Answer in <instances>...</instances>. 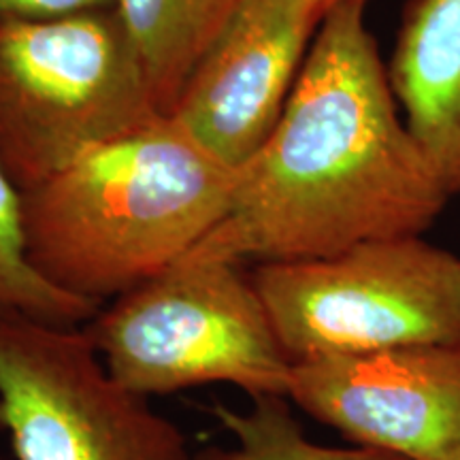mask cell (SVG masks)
<instances>
[{
  "label": "cell",
  "instance_id": "1",
  "mask_svg": "<svg viewBox=\"0 0 460 460\" xmlns=\"http://www.w3.org/2000/svg\"><path fill=\"white\" fill-rule=\"evenodd\" d=\"M365 9L367 0H339L326 13L278 124L190 256L322 261L422 237L446 209L452 194L407 130Z\"/></svg>",
  "mask_w": 460,
  "mask_h": 460
},
{
  "label": "cell",
  "instance_id": "2",
  "mask_svg": "<svg viewBox=\"0 0 460 460\" xmlns=\"http://www.w3.org/2000/svg\"><path fill=\"white\" fill-rule=\"evenodd\" d=\"M234 180L237 169L160 115L20 192L28 262L66 295L113 301L192 254Z\"/></svg>",
  "mask_w": 460,
  "mask_h": 460
},
{
  "label": "cell",
  "instance_id": "3",
  "mask_svg": "<svg viewBox=\"0 0 460 460\" xmlns=\"http://www.w3.org/2000/svg\"><path fill=\"white\" fill-rule=\"evenodd\" d=\"M160 115L113 7L0 17V163L20 192Z\"/></svg>",
  "mask_w": 460,
  "mask_h": 460
},
{
  "label": "cell",
  "instance_id": "4",
  "mask_svg": "<svg viewBox=\"0 0 460 460\" xmlns=\"http://www.w3.org/2000/svg\"><path fill=\"white\" fill-rule=\"evenodd\" d=\"M82 329L109 376L146 399L205 384L288 396L295 362L245 264L188 256Z\"/></svg>",
  "mask_w": 460,
  "mask_h": 460
},
{
  "label": "cell",
  "instance_id": "5",
  "mask_svg": "<svg viewBox=\"0 0 460 460\" xmlns=\"http://www.w3.org/2000/svg\"><path fill=\"white\" fill-rule=\"evenodd\" d=\"M252 279L292 362L460 343V258L422 237L258 264Z\"/></svg>",
  "mask_w": 460,
  "mask_h": 460
},
{
  "label": "cell",
  "instance_id": "6",
  "mask_svg": "<svg viewBox=\"0 0 460 460\" xmlns=\"http://www.w3.org/2000/svg\"><path fill=\"white\" fill-rule=\"evenodd\" d=\"M0 429L17 460H192L186 435L109 376L84 329L0 322Z\"/></svg>",
  "mask_w": 460,
  "mask_h": 460
},
{
  "label": "cell",
  "instance_id": "7",
  "mask_svg": "<svg viewBox=\"0 0 460 460\" xmlns=\"http://www.w3.org/2000/svg\"><path fill=\"white\" fill-rule=\"evenodd\" d=\"M288 399L354 446L460 460V343L295 362Z\"/></svg>",
  "mask_w": 460,
  "mask_h": 460
},
{
  "label": "cell",
  "instance_id": "8",
  "mask_svg": "<svg viewBox=\"0 0 460 460\" xmlns=\"http://www.w3.org/2000/svg\"><path fill=\"white\" fill-rule=\"evenodd\" d=\"M339 0H241L190 71L171 113L239 169L278 124L322 22Z\"/></svg>",
  "mask_w": 460,
  "mask_h": 460
},
{
  "label": "cell",
  "instance_id": "9",
  "mask_svg": "<svg viewBox=\"0 0 460 460\" xmlns=\"http://www.w3.org/2000/svg\"><path fill=\"white\" fill-rule=\"evenodd\" d=\"M386 73L407 130L460 192V0H410Z\"/></svg>",
  "mask_w": 460,
  "mask_h": 460
},
{
  "label": "cell",
  "instance_id": "10",
  "mask_svg": "<svg viewBox=\"0 0 460 460\" xmlns=\"http://www.w3.org/2000/svg\"><path fill=\"white\" fill-rule=\"evenodd\" d=\"M241 0H113L158 105L171 113L190 71Z\"/></svg>",
  "mask_w": 460,
  "mask_h": 460
},
{
  "label": "cell",
  "instance_id": "11",
  "mask_svg": "<svg viewBox=\"0 0 460 460\" xmlns=\"http://www.w3.org/2000/svg\"><path fill=\"white\" fill-rule=\"evenodd\" d=\"M245 410L216 402L211 413L233 437V446L205 447L192 460H402L373 447L315 444L290 410L288 396H250Z\"/></svg>",
  "mask_w": 460,
  "mask_h": 460
},
{
  "label": "cell",
  "instance_id": "12",
  "mask_svg": "<svg viewBox=\"0 0 460 460\" xmlns=\"http://www.w3.org/2000/svg\"><path fill=\"white\" fill-rule=\"evenodd\" d=\"M101 305L66 295L28 262L22 228V194L0 163V322L26 320L82 329Z\"/></svg>",
  "mask_w": 460,
  "mask_h": 460
},
{
  "label": "cell",
  "instance_id": "13",
  "mask_svg": "<svg viewBox=\"0 0 460 460\" xmlns=\"http://www.w3.org/2000/svg\"><path fill=\"white\" fill-rule=\"evenodd\" d=\"M113 7V0H0V17H51Z\"/></svg>",
  "mask_w": 460,
  "mask_h": 460
},
{
  "label": "cell",
  "instance_id": "14",
  "mask_svg": "<svg viewBox=\"0 0 460 460\" xmlns=\"http://www.w3.org/2000/svg\"><path fill=\"white\" fill-rule=\"evenodd\" d=\"M0 460H3V458H0Z\"/></svg>",
  "mask_w": 460,
  "mask_h": 460
}]
</instances>
